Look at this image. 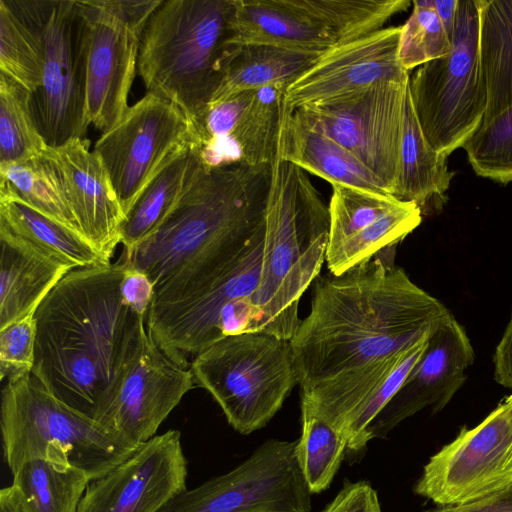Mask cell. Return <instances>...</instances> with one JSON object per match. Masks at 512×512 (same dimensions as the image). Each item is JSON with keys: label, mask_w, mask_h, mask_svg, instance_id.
Returning a JSON list of instances; mask_svg holds the SVG:
<instances>
[{"label": "cell", "mask_w": 512, "mask_h": 512, "mask_svg": "<svg viewBox=\"0 0 512 512\" xmlns=\"http://www.w3.org/2000/svg\"><path fill=\"white\" fill-rule=\"evenodd\" d=\"M396 247L316 278L310 313L290 340L301 392L405 350L450 312L396 266Z\"/></svg>", "instance_id": "cell-1"}, {"label": "cell", "mask_w": 512, "mask_h": 512, "mask_svg": "<svg viewBox=\"0 0 512 512\" xmlns=\"http://www.w3.org/2000/svg\"><path fill=\"white\" fill-rule=\"evenodd\" d=\"M124 263L67 273L35 312L32 375L90 418L139 352L146 317L124 299Z\"/></svg>", "instance_id": "cell-2"}, {"label": "cell", "mask_w": 512, "mask_h": 512, "mask_svg": "<svg viewBox=\"0 0 512 512\" xmlns=\"http://www.w3.org/2000/svg\"><path fill=\"white\" fill-rule=\"evenodd\" d=\"M270 182L271 164L205 169L160 227L123 252L153 283L152 303L179 297L264 225Z\"/></svg>", "instance_id": "cell-3"}, {"label": "cell", "mask_w": 512, "mask_h": 512, "mask_svg": "<svg viewBox=\"0 0 512 512\" xmlns=\"http://www.w3.org/2000/svg\"><path fill=\"white\" fill-rule=\"evenodd\" d=\"M329 210L300 167L275 156L265 211L263 259L250 332L290 341L298 305L326 260Z\"/></svg>", "instance_id": "cell-4"}, {"label": "cell", "mask_w": 512, "mask_h": 512, "mask_svg": "<svg viewBox=\"0 0 512 512\" xmlns=\"http://www.w3.org/2000/svg\"><path fill=\"white\" fill-rule=\"evenodd\" d=\"M233 0H168L143 31L138 74L192 122L212 101L237 47Z\"/></svg>", "instance_id": "cell-5"}, {"label": "cell", "mask_w": 512, "mask_h": 512, "mask_svg": "<svg viewBox=\"0 0 512 512\" xmlns=\"http://www.w3.org/2000/svg\"><path fill=\"white\" fill-rule=\"evenodd\" d=\"M0 425L11 473L26 462L46 460L76 467L93 481L138 447L61 402L32 373L2 389Z\"/></svg>", "instance_id": "cell-6"}, {"label": "cell", "mask_w": 512, "mask_h": 512, "mask_svg": "<svg viewBox=\"0 0 512 512\" xmlns=\"http://www.w3.org/2000/svg\"><path fill=\"white\" fill-rule=\"evenodd\" d=\"M38 34L43 53L41 84L31 94L37 129L49 148L84 138L86 66L90 19L83 1L8 0Z\"/></svg>", "instance_id": "cell-7"}, {"label": "cell", "mask_w": 512, "mask_h": 512, "mask_svg": "<svg viewBox=\"0 0 512 512\" xmlns=\"http://www.w3.org/2000/svg\"><path fill=\"white\" fill-rule=\"evenodd\" d=\"M190 369L195 384L242 435L265 427L298 385L290 341L262 332L215 342L194 357Z\"/></svg>", "instance_id": "cell-8"}, {"label": "cell", "mask_w": 512, "mask_h": 512, "mask_svg": "<svg viewBox=\"0 0 512 512\" xmlns=\"http://www.w3.org/2000/svg\"><path fill=\"white\" fill-rule=\"evenodd\" d=\"M477 0H459L449 54L418 67L409 92L429 144L449 156L478 131L487 108V92L478 52Z\"/></svg>", "instance_id": "cell-9"}, {"label": "cell", "mask_w": 512, "mask_h": 512, "mask_svg": "<svg viewBox=\"0 0 512 512\" xmlns=\"http://www.w3.org/2000/svg\"><path fill=\"white\" fill-rule=\"evenodd\" d=\"M193 144V125L186 114L172 101L150 92L101 134L94 150L125 217L153 178Z\"/></svg>", "instance_id": "cell-10"}, {"label": "cell", "mask_w": 512, "mask_h": 512, "mask_svg": "<svg viewBox=\"0 0 512 512\" xmlns=\"http://www.w3.org/2000/svg\"><path fill=\"white\" fill-rule=\"evenodd\" d=\"M409 78L379 82L348 97L292 113L351 151L393 195L400 173Z\"/></svg>", "instance_id": "cell-11"}, {"label": "cell", "mask_w": 512, "mask_h": 512, "mask_svg": "<svg viewBox=\"0 0 512 512\" xmlns=\"http://www.w3.org/2000/svg\"><path fill=\"white\" fill-rule=\"evenodd\" d=\"M296 443L269 439L229 472L186 489L158 512H311Z\"/></svg>", "instance_id": "cell-12"}, {"label": "cell", "mask_w": 512, "mask_h": 512, "mask_svg": "<svg viewBox=\"0 0 512 512\" xmlns=\"http://www.w3.org/2000/svg\"><path fill=\"white\" fill-rule=\"evenodd\" d=\"M90 19L86 116L105 132L128 109L143 31L163 0L83 1Z\"/></svg>", "instance_id": "cell-13"}, {"label": "cell", "mask_w": 512, "mask_h": 512, "mask_svg": "<svg viewBox=\"0 0 512 512\" xmlns=\"http://www.w3.org/2000/svg\"><path fill=\"white\" fill-rule=\"evenodd\" d=\"M512 484V395L432 455L414 492L437 506L480 499Z\"/></svg>", "instance_id": "cell-14"}, {"label": "cell", "mask_w": 512, "mask_h": 512, "mask_svg": "<svg viewBox=\"0 0 512 512\" xmlns=\"http://www.w3.org/2000/svg\"><path fill=\"white\" fill-rule=\"evenodd\" d=\"M195 385L190 368L173 362L147 335L142 346L99 406L94 420L139 446Z\"/></svg>", "instance_id": "cell-15"}, {"label": "cell", "mask_w": 512, "mask_h": 512, "mask_svg": "<svg viewBox=\"0 0 512 512\" xmlns=\"http://www.w3.org/2000/svg\"><path fill=\"white\" fill-rule=\"evenodd\" d=\"M187 464L178 430L155 435L91 481L78 512H158L187 489Z\"/></svg>", "instance_id": "cell-16"}, {"label": "cell", "mask_w": 512, "mask_h": 512, "mask_svg": "<svg viewBox=\"0 0 512 512\" xmlns=\"http://www.w3.org/2000/svg\"><path fill=\"white\" fill-rule=\"evenodd\" d=\"M401 26L383 28L357 40L337 44L285 92L289 113L330 103L376 83L410 76L399 60Z\"/></svg>", "instance_id": "cell-17"}, {"label": "cell", "mask_w": 512, "mask_h": 512, "mask_svg": "<svg viewBox=\"0 0 512 512\" xmlns=\"http://www.w3.org/2000/svg\"><path fill=\"white\" fill-rule=\"evenodd\" d=\"M475 359L464 327L449 312L432 328L426 349L404 383L367 430L368 440L385 438L424 408L441 411L466 380Z\"/></svg>", "instance_id": "cell-18"}, {"label": "cell", "mask_w": 512, "mask_h": 512, "mask_svg": "<svg viewBox=\"0 0 512 512\" xmlns=\"http://www.w3.org/2000/svg\"><path fill=\"white\" fill-rule=\"evenodd\" d=\"M47 153L83 236L111 263L126 217L99 154L90 150L86 138L48 148Z\"/></svg>", "instance_id": "cell-19"}, {"label": "cell", "mask_w": 512, "mask_h": 512, "mask_svg": "<svg viewBox=\"0 0 512 512\" xmlns=\"http://www.w3.org/2000/svg\"><path fill=\"white\" fill-rule=\"evenodd\" d=\"M0 328L34 314L71 270L0 227Z\"/></svg>", "instance_id": "cell-20"}, {"label": "cell", "mask_w": 512, "mask_h": 512, "mask_svg": "<svg viewBox=\"0 0 512 512\" xmlns=\"http://www.w3.org/2000/svg\"><path fill=\"white\" fill-rule=\"evenodd\" d=\"M287 85L254 90L246 109L226 138L209 152L202 165L210 170L233 165L271 164L277 155L279 135L287 113Z\"/></svg>", "instance_id": "cell-21"}, {"label": "cell", "mask_w": 512, "mask_h": 512, "mask_svg": "<svg viewBox=\"0 0 512 512\" xmlns=\"http://www.w3.org/2000/svg\"><path fill=\"white\" fill-rule=\"evenodd\" d=\"M277 155L331 185L391 194L384 182L351 151L310 128L293 113H287L283 120Z\"/></svg>", "instance_id": "cell-22"}, {"label": "cell", "mask_w": 512, "mask_h": 512, "mask_svg": "<svg viewBox=\"0 0 512 512\" xmlns=\"http://www.w3.org/2000/svg\"><path fill=\"white\" fill-rule=\"evenodd\" d=\"M234 44L324 52L335 40L282 0H233Z\"/></svg>", "instance_id": "cell-23"}, {"label": "cell", "mask_w": 512, "mask_h": 512, "mask_svg": "<svg viewBox=\"0 0 512 512\" xmlns=\"http://www.w3.org/2000/svg\"><path fill=\"white\" fill-rule=\"evenodd\" d=\"M446 155L427 141L416 116L408 86L400 155V173L394 196L415 203L423 213L439 209L447 201L446 192L455 174Z\"/></svg>", "instance_id": "cell-24"}, {"label": "cell", "mask_w": 512, "mask_h": 512, "mask_svg": "<svg viewBox=\"0 0 512 512\" xmlns=\"http://www.w3.org/2000/svg\"><path fill=\"white\" fill-rule=\"evenodd\" d=\"M0 227L72 268L108 265L81 234L0 187Z\"/></svg>", "instance_id": "cell-25"}, {"label": "cell", "mask_w": 512, "mask_h": 512, "mask_svg": "<svg viewBox=\"0 0 512 512\" xmlns=\"http://www.w3.org/2000/svg\"><path fill=\"white\" fill-rule=\"evenodd\" d=\"M324 52L267 45H237L210 104L247 90L270 85L289 86L313 67Z\"/></svg>", "instance_id": "cell-26"}, {"label": "cell", "mask_w": 512, "mask_h": 512, "mask_svg": "<svg viewBox=\"0 0 512 512\" xmlns=\"http://www.w3.org/2000/svg\"><path fill=\"white\" fill-rule=\"evenodd\" d=\"M205 169L189 148L153 178L126 216L123 252H130L160 227Z\"/></svg>", "instance_id": "cell-27"}, {"label": "cell", "mask_w": 512, "mask_h": 512, "mask_svg": "<svg viewBox=\"0 0 512 512\" xmlns=\"http://www.w3.org/2000/svg\"><path fill=\"white\" fill-rule=\"evenodd\" d=\"M478 52L487 92L484 121L512 106V0H477Z\"/></svg>", "instance_id": "cell-28"}, {"label": "cell", "mask_w": 512, "mask_h": 512, "mask_svg": "<svg viewBox=\"0 0 512 512\" xmlns=\"http://www.w3.org/2000/svg\"><path fill=\"white\" fill-rule=\"evenodd\" d=\"M283 4L327 32L337 44L383 29L394 15L406 10L407 0H282Z\"/></svg>", "instance_id": "cell-29"}, {"label": "cell", "mask_w": 512, "mask_h": 512, "mask_svg": "<svg viewBox=\"0 0 512 512\" xmlns=\"http://www.w3.org/2000/svg\"><path fill=\"white\" fill-rule=\"evenodd\" d=\"M23 512H78L92 481L71 465L33 460L12 472Z\"/></svg>", "instance_id": "cell-30"}, {"label": "cell", "mask_w": 512, "mask_h": 512, "mask_svg": "<svg viewBox=\"0 0 512 512\" xmlns=\"http://www.w3.org/2000/svg\"><path fill=\"white\" fill-rule=\"evenodd\" d=\"M0 187L83 236L47 151L0 166Z\"/></svg>", "instance_id": "cell-31"}, {"label": "cell", "mask_w": 512, "mask_h": 512, "mask_svg": "<svg viewBox=\"0 0 512 512\" xmlns=\"http://www.w3.org/2000/svg\"><path fill=\"white\" fill-rule=\"evenodd\" d=\"M422 221V211L413 202L400 201L367 228L326 251L330 274L339 276L375 254L397 245L415 230Z\"/></svg>", "instance_id": "cell-32"}, {"label": "cell", "mask_w": 512, "mask_h": 512, "mask_svg": "<svg viewBox=\"0 0 512 512\" xmlns=\"http://www.w3.org/2000/svg\"><path fill=\"white\" fill-rule=\"evenodd\" d=\"M31 93L0 72V166L43 154L49 148L35 124Z\"/></svg>", "instance_id": "cell-33"}, {"label": "cell", "mask_w": 512, "mask_h": 512, "mask_svg": "<svg viewBox=\"0 0 512 512\" xmlns=\"http://www.w3.org/2000/svg\"><path fill=\"white\" fill-rule=\"evenodd\" d=\"M302 432L295 455L311 494L326 490L347 450L346 439L308 409L301 407Z\"/></svg>", "instance_id": "cell-34"}, {"label": "cell", "mask_w": 512, "mask_h": 512, "mask_svg": "<svg viewBox=\"0 0 512 512\" xmlns=\"http://www.w3.org/2000/svg\"><path fill=\"white\" fill-rule=\"evenodd\" d=\"M42 67V44L38 34L8 0H0V72L32 94L41 84Z\"/></svg>", "instance_id": "cell-35"}, {"label": "cell", "mask_w": 512, "mask_h": 512, "mask_svg": "<svg viewBox=\"0 0 512 512\" xmlns=\"http://www.w3.org/2000/svg\"><path fill=\"white\" fill-rule=\"evenodd\" d=\"M333 194L328 206L329 237L327 250H332L362 231L395 207L400 200L350 186L332 185Z\"/></svg>", "instance_id": "cell-36"}, {"label": "cell", "mask_w": 512, "mask_h": 512, "mask_svg": "<svg viewBox=\"0 0 512 512\" xmlns=\"http://www.w3.org/2000/svg\"><path fill=\"white\" fill-rule=\"evenodd\" d=\"M462 148L478 176L512 182V106L483 122Z\"/></svg>", "instance_id": "cell-37"}, {"label": "cell", "mask_w": 512, "mask_h": 512, "mask_svg": "<svg viewBox=\"0 0 512 512\" xmlns=\"http://www.w3.org/2000/svg\"><path fill=\"white\" fill-rule=\"evenodd\" d=\"M412 4V13L401 26L398 47L400 63L408 72L449 54L452 49V41L432 0H414Z\"/></svg>", "instance_id": "cell-38"}, {"label": "cell", "mask_w": 512, "mask_h": 512, "mask_svg": "<svg viewBox=\"0 0 512 512\" xmlns=\"http://www.w3.org/2000/svg\"><path fill=\"white\" fill-rule=\"evenodd\" d=\"M430 332L408 348L398 365L384 380L350 425L344 436L347 441V450L359 453L367 447L369 442L367 437L368 428L398 392L406 377L423 354Z\"/></svg>", "instance_id": "cell-39"}, {"label": "cell", "mask_w": 512, "mask_h": 512, "mask_svg": "<svg viewBox=\"0 0 512 512\" xmlns=\"http://www.w3.org/2000/svg\"><path fill=\"white\" fill-rule=\"evenodd\" d=\"M35 313L0 328V379L32 373L35 362Z\"/></svg>", "instance_id": "cell-40"}, {"label": "cell", "mask_w": 512, "mask_h": 512, "mask_svg": "<svg viewBox=\"0 0 512 512\" xmlns=\"http://www.w3.org/2000/svg\"><path fill=\"white\" fill-rule=\"evenodd\" d=\"M319 512H382L377 491L367 481H345L336 496Z\"/></svg>", "instance_id": "cell-41"}, {"label": "cell", "mask_w": 512, "mask_h": 512, "mask_svg": "<svg viewBox=\"0 0 512 512\" xmlns=\"http://www.w3.org/2000/svg\"><path fill=\"white\" fill-rule=\"evenodd\" d=\"M123 263L125 266L121 283L123 297L138 314L147 317L155 295L154 285L143 271Z\"/></svg>", "instance_id": "cell-42"}, {"label": "cell", "mask_w": 512, "mask_h": 512, "mask_svg": "<svg viewBox=\"0 0 512 512\" xmlns=\"http://www.w3.org/2000/svg\"><path fill=\"white\" fill-rule=\"evenodd\" d=\"M425 512H512V484L472 502L437 506Z\"/></svg>", "instance_id": "cell-43"}, {"label": "cell", "mask_w": 512, "mask_h": 512, "mask_svg": "<svg viewBox=\"0 0 512 512\" xmlns=\"http://www.w3.org/2000/svg\"><path fill=\"white\" fill-rule=\"evenodd\" d=\"M493 362L496 382L512 389V314L496 347Z\"/></svg>", "instance_id": "cell-44"}, {"label": "cell", "mask_w": 512, "mask_h": 512, "mask_svg": "<svg viewBox=\"0 0 512 512\" xmlns=\"http://www.w3.org/2000/svg\"><path fill=\"white\" fill-rule=\"evenodd\" d=\"M458 1L459 0H432L433 6L439 18L441 19L451 41L453 40L454 35Z\"/></svg>", "instance_id": "cell-45"}, {"label": "cell", "mask_w": 512, "mask_h": 512, "mask_svg": "<svg viewBox=\"0 0 512 512\" xmlns=\"http://www.w3.org/2000/svg\"><path fill=\"white\" fill-rule=\"evenodd\" d=\"M0 512H23L19 495L13 485L0 491Z\"/></svg>", "instance_id": "cell-46"}]
</instances>
